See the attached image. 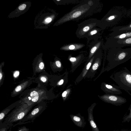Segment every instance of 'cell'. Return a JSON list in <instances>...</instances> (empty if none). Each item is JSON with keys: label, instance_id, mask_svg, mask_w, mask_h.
Here are the masks:
<instances>
[{"label": "cell", "instance_id": "27", "mask_svg": "<svg viewBox=\"0 0 131 131\" xmlns=\"http://www.w3.org/2000/svg\"><path fill=\"white\" fill-rule=\"evenodd\" d=\"M97 32V30H94L91 31L90 32V34L91 35H93L96 33Z\"/></svg>", "mask_w": 131, "mask_h": 131}, {"label": "cell", "instance_id": "23", "mask_svg": "<svg viewBox=\"0 0 131 131\" xmlns=\"http://www.w3.org/2000/svg\"><path fill=\"white\" fill-rule=\"evenodd\" d=\"M52 20V19L50 17H48L46 18L45 20V22L46 23H48L50 22Z\"/></svg>", "mask_w": 131, "mask_h": 131}, {"label": "cell", "instance_id": "32", "mask_svg": "<svg viewBox=\"0 0 131 131\" xmlns=\"http://www.w3.org/2000/svg\"><path fill=\"white\" fill-rule=\"evenodd\" d=\"M3 77V75L2 74V73L1 72H1H0V82L1 81V80L2 78Z\"/></svg>", "mask_w": 131, "mask_h": 131}, {"label": "cell", "instance_id": "25", "mask_svg": "<svg viewBox=\"0 0 131 131\" xmlns=\"http://www.w3.org/2000/svg\"><path fill=\"white\" fill-rule=\"evenodd\" d=\"M56 63L57 66L58 67L60 68L61 67V63L59 61H56Z\"/></svg>", "mask_w": 131, "mask_h": 131}, {"label": "cell", "instance_id": "21", "mask_svg": "<svg viewBox=\"0 0 131 131\" xmlns=\"http://www.w3.org/2000/svg\"><path fill=\"white\" fill-rule=\"evenodd\" d=\"M90 27L89 26H86L84 27L83 30V31L84 32H86L89 30Z\"/></svg>", "mask_w": 131, "mask_h": 131}, {"label": "cell", "instance_id": "16", "mask_svg": "<svg viewBox=\"0 0 131 131\" xmlns=\"http://www.w3.org/2000/svg\"><path fill=\"white\" fill-rule=\"evenodd\" d=\"M24 85H19L17 86L15 89V91L16 92H18L22 89V88H23L22 87L24 86Z\"/></svg>", "mask_w": 131, "mask_h": 131}, {"label": "cell", "instance_id": "6", "mask_svg": "<svg viewBox=\"0 0 131 131\" xmlns=\"http://www.w3.org/2000/svg\"><path fill=\"white\" fill-rule=\"evenodd\" d=\"M103 98L105 101L114 104L123 103L126 101L124 97L115 94L107 95L104 96Z\"/></svg>", "mask_w": 131, "mask_h": 131}, {"label": "cell", "instance_id": "3", "mask_svg": "<svg viewBox=\"0 0 131 131\" xmlns=\"http://www.w3.org/2000/svg\"><path fill=\"white\" fill-rule=\"evenodd\" d=\"M33 106V104L28 105L24 104L18 106L7 115L3 124L13 127L14 123L21 121L29 113Z\"/></svg>", "mask_w": 131, "mask_h": 131}, {"label": "cell", "instance_id": "33", "mask_svg": "<svg viewBox=\"0 0 131 131\" xmlns=\"http://www.w3.org/2000/svg\"><path fill=\"white\" fill-rule=\"evenodd\" d=\"M63 82V79L61 80L59 83V85H61L62 84Z\"/></svg>", "mask_w": 131, "mask_h": 131}, {"label": "cell", "instance_id": "30", "mask_svg": "<svg viewBox=\"0 0 131 131\" xmlns=\"http://www.w3.org/2000/svg\"><path fill=\"white\" fill-rule=\"evenodd\" d=\"M91 62H89L88 63L87 65L86 66V69L87 70H88L90 68V67L91 65Z\"/></svg>", "mask_w": 131, "mask_h": 131}, {"label": "cell", "instance_id": "4", "mask_svg": "<svg viewBox=\"0 0 131 131\" xmlns=\"http://www.w3.org/2000/svg\"><path fill=\"white\" fill-rule=\"evenodd\" d=\"M122 15L121 13L118 10L109 12L103 19L104 27L114 25L120 20Z\"/></svg>", "mask_w": 131, "mask_h": 131}, {"label": "cell", "instance_id": "17", "mask_svg": "<svg viewBox=\"0 0 131 131\" xmlns=\"http://www.w3.org/2000/svg\"><path fill=\"white\" fill-rule=\"evenodd\" d=\"M18 131H29V129L26 126H23L20 128Z\"/></svg>", "mask_w": 131, "mask_h": 131}, {"label": "cell", "instance_id": "11", "mask_svg": "<svg viewBox=\"0 0 131 131\" xmlns=\"http://www.w3.org/2000/svg\"><path fill=\"white\" fill-rule=\"evenodd\" d=\"M17 104H13L1 111L0 113V123L2 122L4 118L8 113L16 106Z\"/></svg>", "mask_w": 131, "mask_h": 131}, {"label": "cell", "instance_id": "35", "mask_svg": "<svg viewBox=\"0 0 131 131\" xmlns=\"http://www.w3.org/2000/svg\"><path fill=\"white\" fill-rule=\"evenodd\" d=\"M55 131H61L60 130H55Z\"/></svg>", "mask_w": 131, "mask_h": 131}, {"label": "cell", "instance_id": "15", "mask_svg": "<svg viewBox=\"0 0 131 131\" xmlns=\"http://www.w3.org/2000/svg\"><path fill=\"white\" fill-rule=\"evenodd\" d=\"M81 14V12L80 11H77L74 13L72 16L73 18H75L80 16Z\"/></svg>", "mask_w": 131, "mask_h": 131}, {"label": "cell", "instance_id": "13", "mask_svg": "<svg viewBox=\"0 0 131 131\" xmlns=\"http://www.w3.org/2000/svg\"><path fill=\"white\" fill-rule=\"evenodd\" d=\"M131 30V23L126 26H116L112 29L113 31L115 30Z\"/></svg>", "mask_w": 131, "mask_h": 131}, {"label": "cell", "instance_id": "1", "mask_svg": "<svg viewBox=\"0 0 131 131\" xmlns=\"http://www.w3.org/2000/svg\"><path fill=\"white\" fill-rule=\"evenodd\" d=\"M131 58V48H111L108 53L109 69H113Z\"/></svg>", "mask_w": 131, "mask_h": 131}, {"label": "cell", "instance_id": "18", "mask_svg": "<svg viewBox=\"0 0 131 131\" xmlns=\"http://www.w3.org/2000/svg\"><path fill=\"white\" fill-rule=\"evenodd\" d=\"M26 7V5L25 4H22L19 6L18 9L20 10H23Z\"/></svg>", "mask_w": 131, "mask_h": 131}, {"label": "cell", "instance_id": "31", "mask_svg": "<svg viewBox=\"0 0 131 131\" xmlns=\"http://www.w3.org/2000/svg\"><path fill=\"white\" fill-rule=\"evenodd\" d=\"M67 93V92L66 91H64L62 94V96L63 97H65L66 96V94Z\"/></svg>", "mask_w": 131, "mask_h": 131}, {"label": "cell", "instance_id": "14", "mask_svg": "<svg viewBox=\"0 0 131 131\" xmlns=\"http://www.w3.org/2000/svg\"><path fill=\"white\" fill-rule=\"evenodd\" d=\"M10 127L9 126L3 124L2 122L0 123V131H7Z\"/></svg>", "mask_w": 131, "mask_h": 131}, {"label": "cell", "instance_id": "24", "mask_svg": "<svg viewBox=\"0 0 131 131\" xmlns=\"http://www.w3.org/2000/svg\"><path fill=\"white\" fill-rule=\"evenodd\" d=\"M97 48V47L96 46L93 47L91 49V52L92 53H94L96 50Z\"/></svg>", "mask_w": 131, "mask_h": 131}, {"label": "cell", "instance_id": "5", "mask_svg": "<svg viewBox=\"0 0 131 131\" xmlns=\"http://www.w3.org/2000/svg\"><path fill=\"white\" fill-rule=\"evenodd\" d=\"M110 34L107 42V45L120 39L131 37V30H115Z\"/></svg>", "mask_w": 131, "mask_h": 131}, {"label": "cell", "instance_id": "22", "mask_svg": "<svg viewBox=\"0 0 131 131\" xmlns=\"http://www.w3.org/2000/svg\"><path fill=\"white\" fill-rule=\"evenodd\" d=\"M44 66V63L42 62H41L39 64V67L40 69L42 70L43 69Z\"/></svg>", "mask_w": 131, "mask_h": 131}, {"label": "cell", "instance_id": "10", "mask_svg": "<svg viewBox=\"0 0 131 131\" xmlns=\"http://www.w3.org/2000/svg\"><path fill=\"white\" fill-rule=\"evenodd\" d=\"M105 87L107 92L112 94L119 95L122 93L120 88L114 84H105Z\"/></svg>", "mask_w": 131, "mask_h": 131}, {"label": "cell", "instance_id": "9", "mask_svg": "<svg viewBox=\"0 0 131 131\" xmlns=\"http://www.w3.org/2000/svg\"><path fill=\"white\" fill-rule=\"evenodd\" d=\"M93 107L88 110V120L92 128V131H100L94 120L93 114Z\"/></svg>", "mask_w": 131, "mask_h": 131}, {"label": "cell", "instance_id": "34", "mask_svg": "<svg viewBox=\"0 0 131 131\" xmlns=\"http://www.w3.org/2000/svg\"><path fill=\"white\" fill-rule=\"evenodd\" d=\"M7 131H12V130L11 129H10L8 130Z\"/></svg>", "mask_w": 131, "mask_h": 131}, {"label": "cell", "instance_id": "29", "mask_svg": "<svg viewBox=\"0 0 131 131\" xmlns=\"http://www.w3.org/2000/svg\"><path fill=\"white\" fill-rule=\"evenodd\" d=\"M75 46L73 45H71L69 46V48L70 50H73L75 48Z\"/></svg>", "mask_w": 131, "mask_h": 131}, {"label": "cell", "instance_id": "2", "mask_svg": "<svg viewBox=\"0 0 131 131\" xmlns=\"http://www.w3.org/2000/svg\"><path fill=\"white\" fill-rule=\"evenodd\" d=\"M110 77L120 89L131 96V72L126 67L114 72Z\"/></svg>", "mask_w": 131, "mask_h": 131}, {"label": "cell", "instance_id": "8", "mask_svg": "<svg viewBox=\"0 0 131 131\" xmlns=\"http://www.w3.org/2000/svg\"><path fill=\"white\" fill-rule=\"evenodd\" d=\"M70 117L74 124L81 128H84L86 125V122L83 116L80 114L76 115L70 114Z\"/></svg>", "mask_w": 131, "mask_h": 131}, {"label": "cell", "instance_id": "26", "mask_svg": "<svg viewBox=\"0 0 131 131\" xmlns=\"http://www.w3.org/2000/svg\"><path fill=\"white\" fill-rule=\"evenodd\" d=\"M41 80L43 82H45L47 81L46 78L44 77H42L40 78Z\"/></svg>", "mask_w": 131, "mask_h": 131}, {"label": "cell", "instance_id": "19", "mask_svg": "<svg viewBox=\"0 0 131 131\" xmlns=\"http://www.w3.org/2000/svg\"><path fill=\"white\" fill-rule=\"evenodd\" d=\"M99 64L97 63H95L94 64L92 67V69L93 70H96L98 68Z\"/></svg>", "mask_w": 131, "mask_h": 131}, {"label": "cell", "instance_id": "20", "mask_svg": "<svg viewBox=\"0 0 131 131\" xmlns=\"http://www.w3.org/2000/svg\"><path fill=\"white\" fill-rule=\"evenodd\" d=\"M19 74V71H15L13 74V75L15 78H16L18 77Z\"/></svg>", "mask_w": 131, "mask_h": 131}, {"label": "cell", "instance_id": "7", "mask_svg": "<svg viewBox=\"0 0 131 131\" xmlns=\"http://www.w3.org/2000/svg\"><path fill=\"white\" fill-rule=\"evenodd\" d=\"M131 46V37L120 39L107 45V47L111 48H122L126 46Z\"/></svg>", "mask_w": 131, "mask_h": 131}, {"label": "cell", "instance_id": "12", "mask_svg": "<svg viewBox=\"0 0 131 131\" xmlns=\"http://www.w3.org/2000/svg\"><path fill=\"white\" fill-rule=\"evenodd\" d=\"M29 97H31V98H28L29 100L31 101V105L33 104V103L37 102L39 100L38 93L36 91H32L30 93V96Z\"/></svg>", "mask_w": 131, "mask_h": 131}, {"label": "cell", "instance_id": "28", "mask_svg": "<svg viewBox=\"0 0 131 131\" xmlns=\"http://www.w3.org/2000/svg\"><path fill=\"white\" fill-rule=\"evenodd\" d=\"M70 60L72 62H74L76 61V59L74 57H71L70 58Z\"/></svg>", "mask_w": 131, "mask_h": 131}]
</instances>
